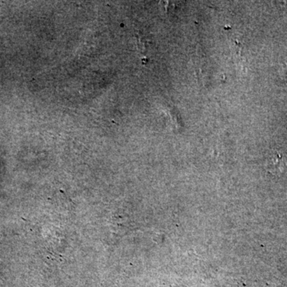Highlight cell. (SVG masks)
<instances>
[{"mask_svg": "<svg viewBox=\"0 0 287 287\" xmlns=\"http://www.w3.org/2000/svg\"><path fill=\"white\" fill-rule=\"evenodd\" d=\"M268 171L273 174H279L283 171V158L279 153H275L267 161Z\"/></svg>", "mask_w": 287, "mask_h": 287, "instance_id": "6da1fadb", "label": "cell"}]
</instances>
